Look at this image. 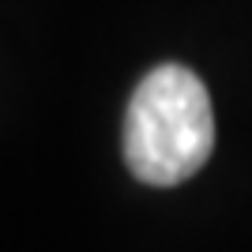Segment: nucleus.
I'll return each instance as SVG.
<instances>
[{
    "label": "nucleus",
    "mask_w": 252,
    "mask_h": 252,
    "mask_svg": "<svg viewBox=\"0 0 252 252\" xmlns=\"http://www.w3.org/2000/svg\"><path fill=\"white\" fill-rule=\"evenodd\" d=\"M215 147V113L203 79L162 64L139 79L125 117V162L143 185L173 189L200 173Z\"/></svg>",
    "instance_id": "1"
}]
</instances>
